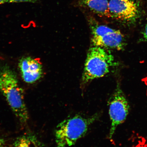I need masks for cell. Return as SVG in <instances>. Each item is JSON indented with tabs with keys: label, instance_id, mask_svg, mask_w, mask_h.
<instances>
[{
	"label": "cell",
	"instance_id": "obj_1",
	"mask_svg": "<svg viewBox=\"0 0 147 147\" xmlns=\"http://www.w3.org/2000/svg\"><path fill=\"white\" fill-rule=\"evenodd\" d=\"M0 91L20 122L26 123L29 115L23 90L20 87L16 73L8 65L0 67Z\"/></svg>",
	"mask_w": 147,
	"mask_h": 147
},
{
	"label": "cell",
	"instance_id": "obj_2",
	"mask_svg": "<svg viewBox=\"0 0 147 147\" xmlns=\"http://www.w3.org/2000/svg\"><path fill=\"white\" fill-rule=\"evenodd\" d=\"M99 117L98 114L87 117L77 115L62 121L55 130L57 147H67L74 145L87 133L90 126Z\"/></svg>",
	"mask_w": 147,
	"mask_h": 147
},
{
	"label": "cell",
	"instance_id": "obj_3",
	"mask_svg": "<svg viewBox=\"0 0 147 147\" xmlns=\"http://www.w3.org/2000/svg\"><path fill=\"white\" fill-rule=\"evenodd\" d=\"M114 58L104 48L93 46L88 51L86 60L82 82L85 84L95 79L103 77L109 72Z\"/></svg>",
	"mask_w": 147,
	"mask_h": 147
},
{
	"label": "cell",
	"instance_id": "obj_4",
	"mask_svg": "<svg viewBox=\"0 0 147 147\" xmlns=\"http://www.w3.org/2000/svg\"><path fill=\"white\" fill-rule=\"evenodd\" d=\"M89 20L93 46L119 51L124 49L125 41L120 30L99 24L92 17H90Z\"/></svg>",
	"mask_w": 147,
	"mask_h": 147
},
{
	"label": "cell",
	"instance_id": "obj_5",
	"mask_svg": "<svg viewBox=\"0 0 147 147\" xmlns=\"http://www.w3.org/2000/svg\"><path fill=\"white\" fill-rule=\"evenodd\" d=\"M108 104L111 123L109 137L111 139L117 127L126 120L130 109L127 99L119 86H117L115 92L110 97Z\"/></svg>",
	"mask_w": 147,
	"mask_h": 147
},
{
	"label": "cell",
	"instance_id": "obj_6",
	"mask_svg": "<svg viewBox=\"0 0 147 147\" xmlns=\"http://www.w3.org/2000/svg\"><path fill=\"white\" fill-rule=\"evenodd\" d=\"M110 17L125 21H133L139 13L136 3L133 0H109Z\"/></svg>",
	"mask_w": 147,
	"mask_h": 147
},
{
	"label": "cell",
	"instance_id": "obj_7",
	"mask_svg": "<svg viewBox=\"0 0 147 147\" xmlns=\"http://www.w3.org/2000/svg\"><path fill=\"white\" fill-rule=\"evenodd\" d=\"M18 67L23 80L27 83H34L40 80L43 74L41 64L30 57L20 59Z\"/></svg>",
	"mask_w": 147,
	"mask_h": 147
},
{
	"label": "cell",
	"instance_id": "obj_8",
	"mask_svg": "<svg viewBox=\"0 0 147 147\" xmlns=\"http://www.w3.org/2000/svg\"><path fill=\"white\" fill-rule=\"evenodd\" d=\"M109 0H81L80 4L100 16L110 17L108 5Z\"/></svg>",
	"mask_w": 147,
	"mask_h": 147
},
{
	"label": "cell",
	"instance_id": "obj_9",
	"mask_svg": "<svg viewBox=\"0 0 147 147\" xmlns=\"http://www.w3.org/2000/svg\"><path fill=\"white\" fill-rule=\"evenodd\" d=\"M13 147H45L34 134L27 133L18 137L15 141Z\"/></svg>",
	"mask_w": 147,
	"mask_h": 147
},
{
	"label": "cell",
	"instance_id": "obj_10",
	"mask_svg": "<svg viewBox=\"0 0 147 147\" xmlns=\"http://www.w3.org/2000/svg\"><path fill=\"white\" fill-rule=\"evenodd\" d=\"M38 0H9L8 3H35Z\"/></svg>",
	"mask_w": 147,
	"mask_h": 147
},
{
	"label": "cell",
	"instance_id": "obj_11",
	"mask_svg": "<svg viewBox=\"0 0 147 147\" xmlns=\"http://www.w3.org/2000/svg\"><path fill=\"white\" fill-rule=\"evenodd\" d=\"M143 35L145 41L147 42V25L145 27L143 33Z\"/></svg>",
	"mask_w": 147,
	"mask_h": 147
},
{
	"label": "cell",
	"instance_id": "obj_12",
	"mask_svg": "<svg viewBox=\"0 0 147 147\" xmlns=\"http://www.w3.org/2000/svg\"><path fill=\"white\" fill-rule=\"evenodd\" d=\"M5 140L4 139L0 137V147H3L5 144Z\"/></svg>",
	"mask_w": 147,
	"mask_h": 147
},
{
	"label": "cell",
	"instance_id": "obj_13",
	"mask_svg": "<svg viewBox=\"0 0 147 147\" xmlns=\"http://www.w3.org/2000/svg\"><path fill=\"white\" fill-rule=\"evenodd\" d=\"M9 0H0V5L3 4V3H8Z\"/></svg>",
	"mask_w": 147,
	"mask_h": 147
}]
</instances>
